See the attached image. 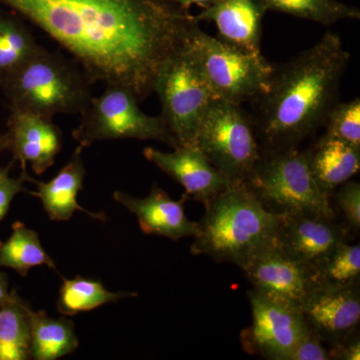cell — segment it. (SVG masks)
Returning <instances> with one entry per match:
<instances>
[{
	"label": "cell",
	"instance_id": "cell-1",
	"mask_svg": "<svg viewBox=\"0 0 360 360\" xmlns=\"http://www.w3.org/2000/svg\"><path fill=\"white\" fill-rule=\"evenodd\" d=\"M70 54L92 84L117 85L139 103L186 47L196 16L169 0H0Z\"/></svg>",
	"mask_w": 360,
	"mask_h": 360
},
{
	"label": "cell",
	"instance_id": "cell-2",
	"mask_svg": "<svg viewBox=\"0 0 360 360\" xmlns=\"http://www.w3.org/2000/svg\"><path fill=\"white\" fill-rule=\"evenodd\" d=\"M349 52L336 33L328 32L314 46L274 66L266 90L255 99L253 118L262 150L298 148L323 125L338 101Z\"/></svg>",
	"mask_w": 360,
	"mask_h": 360
},
{
	"label": "cell",
	"instance_id": "cell-3",
	"mask_svg": "<svg viewBox=\"0 0 360 360\" xmlns=\"http://www.w3.org/2000/svg\"><path fill=\"white\" fill-rule=\"evenodd\" d=\"M191 251L243 269L276 243L283 215L265 210L245 184H231L205 205Z\"/></svg>",
	"mask_w": 360,
	"mask_h": 360
},
{
	"label": "cell",
	"instance_id": "cell-4",
	"mask_svg": "<svg viewBox=\"0 0 360 360\" xmlns=\"http://www.w3.org/2000/svg\"><path fill=\"white\" fill-rule=\"evenodd\" d=\"M92 82L73 58L40 45L27 60L0 75L9 110L53 118L79 115L92 97Z\"/></svg>",
	"mask_w": 360,
	"mask_h": 360
},
{
	"label": "cell",
	"instance_id": "cell-5",
	"mask_svg": "<svg viewBox=\"0 0 360 360\" xmlns=\"http://www.w3.org/2000/svg\"><path fill=\"white\" fill-rule=\"evenodd\" d=\"M243 184L265 210L274 214L335 219L330 196L315 181L304 151L298 148L262 150Z\"/></svg>",
	"mask_w": 360,
	"mask_h": 360
},
{
	"label": "cell",
	"instance_id": "cell-6",
	"mask_svg": "<svg viewBox=\"0 0 360 360\" xmlns=\"http://www.w3.org/2000/svg\"><path fill=\"white\" fill-rule=\"evenodd\" d=\"M215 98L243 105L262 96L269 84L274 65L225 44L200 30H193L184 47Z\"/></svg>",
	"mask_w": 360,
	"mask_h": 360
},
{
	"label": "cell",
	"instance_id": "cell-7",
	"mask_svg": "<svg viewBox=\"0 0 360 360\" xmlns=\"http://www.w3.org/2000/svg\"><path fill=\"white\" fill-rule=\"evenodd\" d=\"M194 146L231 184H243L262 153L253 118L240 104L220 99L203 116Z\"/></svg>",
	"mask_w": 360,
	"mask_h": 360
},
{
	"label": "cell",
	"instance_id": "cell-8",
	"mask_svg": "<svg viewBox=\"0 0 360 360\" xmlns=\"http://www.w3.org/2000/svg\"><path fill=\"white\" fill-rule=\"evenodd\" d=\"M139 103L124 87L106 85L103 94L92 97L80 113L82 120L73 129V139L84 148L96 141L116 139L156 141L176 148V141L163 118L146 115Z\"/></svg>",
	"mask_w": 360,
	"mask_h": 360
},
{
	"label": "cell",
	"instance_id": "cell-9",
	"mask_svg": "<svg viewBox=\"0 0 360 360\" xmlns=\"http://www.w3.org/2000/svg\"><path fill=\"white\" fill-rule=\"evenodd\" d=\"M161 117L179 146H193L203 116L217 101L184 49L165 65L155 82Z\"/></svg>",
	"mask_w": 360,
	"mask_h": 360
},
{
	"label": "cell",
	"instance_id": "cell-10",
	"mask_svg": "<svg viewBox=\"0 0 360 360\" xmlns=\"http://www.w3.org/2000/svg\"><path fill=\"white\" fill-rule=\"evenodd\" d=\"M252 321L240 333V342L248 354L269 360H288L307 329L300 310L290 309L248 290Z\"/></svg>",
	"mask_w": 360,
	"mask_h": 360
},
{
	"label": "cell",
	"instance_id": "cell-11",
	"mask_svg": "<svg viewBox=\"0 0 360 360\" xmlns=\"http://www.w3.org/2000/svg\"><path fill=\"white\" fill-rule=\"evenodd\" d=\"M241 269L252 290L272 302L300 311L307 296L319 286L314 267L288 257L276 243Z\"/></svg>",
	"mask_w": 360,
	"mask_h": 360
},
{
	"label": "cell",
	"instance_id": "cell-12",
	"mask_svg": "<svg viewBox=\"0 0 360 360\" xmlns=\"http://www.w3.org/2000/svg\"><path fill=\"white\" fill-rule=\"evenodd\" d=\"M349 229L347 224L321 215H283L276 245L288 257L315 269L347 241Z\"/></svg>",
	"mask_w": 360,
	"mask_h": 360
},
{
	"label": "cell",
	"instance_id": "cell-13",
	"mask_svg": "<svg viewBox=\"0 0 360 360\" xmlns=\"http://www.w3.org/2000/svg\"><path fill=\"white\" fill-rule=\"evenodd\" d=\"M307 326L330 348L359 333V284L348 288L317 286L303 302Z\"/></svg>",
	"mask_w": 360,
	"mask_h": 360
},
{
	"label": "cell",
	"instance_id": "cell-14",
	"mask_svg": "<svg viewBox=\"0 0 360 360\" xmlns=\"http://www.w3.org/2000/svg\"><path fill=\"white\" fill-rule=\"evenodd\" d=\"M11 110L7 120V150L13 153L14 161H20L21 170L32 165L37 175L44 174L56 162L63 148V134L51 118Z\"/></svg>",
	"mask_w": 360,
	"mask_h": 360
},
{
	"label": "cell",
	"instance_id": "cell-15",
	"mask_svg": "<svg viewBox=\"0 0 360 360\" xmlns=\"http://www.w3.org/2000/svg\"><path fill=\"white\" fill-rule=\"evenodd\" d=\"M143 155L181 184L188 200L191 198L203 205L231 186L198 146H179L170 153L146 148Z\"/></svg>",
	"mask_w": 360,
	"mask_h": 360
},
{
	"label": "cell",
	"instance_id": "cell-16",
	"mask_svg": "<svg viewBox=\"0 0 360 360\" xmlns=\"http://www.w3.org/2000/svg\"><path fill=\"white\" fill-rule=\"evenodd\" d=\"M113 198L134 213L141 231L177 241L193 238L198 233V222L187 219L184 202L186 194L180 200H174L160 186L151 187L146 198H139L122 191H115Z\"/></svg>",
	"mask_w": 360,
	"mask_h": 360
},
{
	"label": "cell",
	"instance_id": "cell-17",
	"mask_svg": "<svg viewBox=\"0 0 360 360\" xmlns=\"http://www.w3.org/2000/svg\"><path fill=\"white\" fill-rule=\"evenodd\" d=\"M265 13L259 0H217L196 18L214 22L217 37L225 44L262 56V20Z\"/></svg>",
	"mask_w": 360,
	"mask_h": 360
},
{
	"label": "cell",
	"instance_id": "cell-18",
	"mask_svg": "<svg viewBox=\"0 0 360 360\" xmlns=\"http://www.w3.org/2000/svg\"><path fill=\"white\" fill-rule=\"evenodd\" d=\"M82 151L84 148L78 146L68 165L61 168L51 181H37L32 177L30 180L37 184V191H28V193L39 198L45 212L53 221H68L77 210L86 213L92 219L101 221L106 220L103 212H89L78 203V193L84 188L85 176Z\"/></svg>",
	"mask_w": 360,
	"mask_h": 360
},
{
	"label": "cell",
	"instance_id": "cell-19",
	"mask_svg": "<svg viewBox=\"0 0 360 360\" xmlns=\"http://www.w3.org/2000/svg\"><path fill=\"white\" fill-rule=\"evenodd\" d=\"M304 153L315 181L329 196L359 172L360 148L328 134Z\"/></svg>",
	"mask_w": 360,
	"mask_h": 360
},
{
	"label": "cell",
	"instance_id": "cell-20",
	"mask_svg": "<svg viewBox=\"0 0 360 360\" xmlns=\"http://www.w3.org/2000/svg\"><path fill=\"white\" fill-rule=\"evenodd\" d=\"M32 310L14 290L0 305V360L32 359Z\"/></svg>",
	"mask_w": 360,
	"mask_h": 360
},
{
	"label": "cell",
	"instance_id": "cell-21",
	"mask_svg": "<svg viewBox=\"0 0 360 360\" xmlns=\"http://www.w3.org/2000/svg\"><path fill=\"white\" fill-rule=\"evenodd\" d=\"M32 359L56 360L75 352L79 345L75 323L66 317L49 316L44 310L30 314Z\"/></svg>",
	"mask_w": 360,
	"mask_h": 360
},
{
	"label": "cell",
	"instance_id": "cell-22",
	"mask_svg": "<svg viewBox=\"0 0 360 360\" xmlns=\"http://www.w3.org/2000/svg\"><path fill=\"white\" fill-rule=\"evenodd\" d=\"M41 265L56 269L53 259L42 248L39 233L20 221L14 222L11 236L6 243H0V267L13 269L25 277L33 267Z\"/></svg>",
	"mask_w": 360,
	"mask_h": 360
},
{
	"label": "cell",
	"instance_id": "cell-23",
	"mask_svg": "<svg viewBox=\"0 0 360 360\" xmlns=\"http://www.w3.org/2000/svg\"><path fill=\"white\" fill-rule=\"evenodd\" d=\"M59 290L58 310L63 316H73L80 312L90 311L108 303L120 302L122 298L137 297L136 292H112L103 283L94 279L77 276L63 278Z\"/></svg>",
	"mask_w": 360,
	"mask_h": 360
},
{
	"label": "cell",
	"instance_id": "cell-24",
	"mask_svg": "<svg viewBox=\"0 0 360 360\" xmlns=\"http://www.w3.org/2000/svg\"><path fill=\"white\" fill-rule=\"evenodd\" d=\"M39 46L21 16L0 8V75L20 66Z\"/></svg>",
	"mask_w": 360,
	"mask_h": 360
},
{
	"label": "cell",
	"instance_id": "cell-25",
	"mask_svg": "<svg viewBox=\"0 0 360 360\" xmlns=\"http://www.w3.org/2000/svg\"><path fill=\"white\" fill-rule=\"evenodd\" d=\"M265 11H277L328 26L343 20H359L357 7L338 0H259Z\"/></svg>",
	"mask_w": 360,
	"mask_h": 360
},
{
	"label": "cell",
	"instance_id": "cell-26",
	"mask_svg": "<svg viewBox=\"0 0 360 360\" xmlns=\"http://www.w3.org/2000/svg\"><path fill=\"white\" fill-rule=\"evenodd\" d=\"M315 274L319 286L348 288L359 284V243H341L315 267Z\"/></svg>",
	"mask_w": 360,
	"mask_h": 360
},
{
	"label": "cell",
	"instance_id": "cell-27",
	"mask_svg": "<svg viewBox=\"0 0 360 360\" xmlns=\"http://www.w3.org/2000/svg\"><path fill=\"white\" fill-rule=\"evenodd\" d=\"M326 134L360 148V99L336 103L323 123Z\"/></svg>",
	"mask_w": 360,
	"mask_h": 360
},
{
	"label": "cell",
	"instance_id": "cell-28",
	"mask_svg": "<svg viewBox=\"0 0 360 360\" xmlns=\"http://www.w3.org/2000/svg\"><path fill=\"white\" fill-rule=\"evenodd\" d=\"M335 203L345 215L347 226L359 231L360 229V184L348 180L335 189Z\"/></svg>",
	"mask_w": 360,
	"mask_h": 360
},
{
	"label": "cell",
	"instance_id": "cell-29",
	"mask_svg": "<svg viewBox=\"0 0 360 360\" xmlns=\"http://www.w3.org/2000/svg\"><path fill=\"white\" fill-rule=\"evenodd\" d=\"M14 162L15 161L13 160L7 167L0 168V222L4 220L8 212L13 198L18 193H28L23 184L32 179V176L28 174L27 170H21L20 177H16V179L11 177L9 172L13 168Z\"/></svg>",
	"mask_w": 360,
	"mask_h": 360
},
{
	"label": "cell",
	"instance_id": "cell-30",
	"mask_svg": "<svg viewBox=\"0 0 360 360\" xmlns=\"http://www.w3.org/2000/svg\"><path fill=\"white\" fill-rule=\"evenodd\" d=\"M330 359V349L324 347V341L309 326L288 359V360Z\"/></svg>",
	"mask_w": 360,
	"mask_h": 360
},
{
	"label": "cell",
	"instance_id": "cell-31",
	"mask_svg": "<svg viewBox=\"0 0 360 360\" xmlns=\"http://www.w3.org/2000/svg\"><path fill=\"white\" fill-rule=\"evenodd\" d=\"M331 359L359 360L360 338L359 333H354L340 345L330 348Z\"/></svg>",
	"mask_w": 360,
	"mask_h": 360
},
{
	"label": "cell",
	"instance_id": "cell-32",
	"mask_svg": "<svg viewBox=\"0 0 360 360\" xmlns=\"http://www.w3.org/2000/svg\"><path fill=\"white\" fill-rule=\"evenodd\" d=\"M169 1L174 2V4L184 9H188L191 6H198L205 9L214 4L217 0H169Z\"/></svg>",
	"mask_w": 360,
	"mask_h": 360
},
{
	"label": "cell",
	"instance_id": "cell-33",
	"mask_svg": "<svg viewBox=\"0 0 360 360\" xmlns=\"http://www.w3.org/2000/svg\"><path fill=\"white\" fill-rule=\"evenodd\" d=\"M11 291L8 290V281L6 274L0 270V305L4 302Z\"/></svg>",
	"mask_w": 360,
	"mask_h": 360
},
{
	"label": "cell",
	"instance_id": "cell-34",
	"mask_svg": "<svg viewBox=\"0 0 360 360\" xmlns=\"http://www.w3.org/2000/svg\"><path fill=\"white\" fill-rule=\"evenodd\" d=\"M7 146H8V139H7L6 134H0V153L4 150H7Z\"/></svg>",
	"mask_w": 360,
	"mask_h": 360
}]
</instances>
